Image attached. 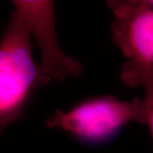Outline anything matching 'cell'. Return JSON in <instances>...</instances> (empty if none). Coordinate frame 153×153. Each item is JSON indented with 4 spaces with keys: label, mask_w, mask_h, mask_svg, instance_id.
I'll return each instance as SVG.
<instances>
[{
    "label": "cell",
    "mask_w": 153,
    "mask_h": 153,
    "mask_svg": "<svg viewBox=\"0 0 153 153\" xmlns=\"http://www.w3.org/2000/svg\"><path fill=\"white\" fill-rule=\"evenodd\" d=\"M120 77L122 82L128 87L143 86L146 90L142 100L144 123L150 128L153 139V71L143 69H131L122 67Z\"/></svg>",
    "instance_id": "5"
},
{
    "label": "cell",
    "mask_w": 153,
    "mask_h": 153,
    "mask_svg": "<svg viewBox=\"0 0 153 153\" xmlns=\"http://www.w3.org/2000/svg\"><path fill=\"white\" fill-rule=\"evenodd\" d=\"M31 38L26 22L14 10L0 39V134L22 117L32 94L44 86Z\"/></svg>",
    "instance_id": "1"
},
{
    "label": "cell",
    "mask_w": 153,
    "mask_h": 153,
    "mask_svg": "<svg viewBox=\"0 0 153 153\" xmlns=\"http://www.w3.org/2000/svg\"><path fill=\"white\" fill-rule=\"evenodd\" d=\"M13 4L26 22L41 53L38 65L44 85L51 80L63 81L67 76H79L82 71L81 63L66 55L61 49L55 29L53 1L16 0Z\"/></svg>",
    "instance_id": "3"
},
{
    "label": "cell",
    "mask_w": 153,
    "mask_h": 153,
    "mask_svg": "<svg viewBox=\"0 0 153 153\" xmlns=\"http://www.w3.org/2000/svg\"><path fill=\"white\" fill-rule=\"evenodd\" d=\"M149 2H150V4H151L153 6V0H150Z\"/></svg>",
    "instance_id": "6"
},
{
    "label": "cell",
    "mask_w": 153,
    "mask_h": 153,
    "mask_svg": "<svg viewBox=\"0 0 153 153\" xmlns=\"http://www.w3.org/2000/svg\"><path fill=\"white\" fill-rule=\"evenodd\" d=\"M130 122L144 123L142 100L122 101L107 95L86 100L67 111H56L46 124L84 142L100 143L114 136Z\"/></svg>",
    "instance_id": "2"
},
{
    "label": "cell",
    "mask_w": 153,
    "mask_h": 153,
    "mask_svg": "<svg viewBox=\"0 0 153 153\" xmlns=\"http://www.w3.org/2000/svg\"><path fill=\"white\" fill-rule=\"evenodd\" d=\"M113 41L128 59L123 66L153 71V6L149 1H110Z\"/></svg>",
    "instance_id": "4"
}]
</instances>
